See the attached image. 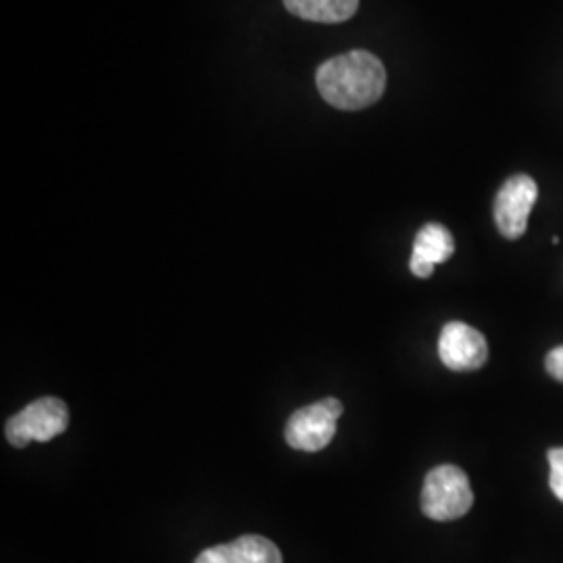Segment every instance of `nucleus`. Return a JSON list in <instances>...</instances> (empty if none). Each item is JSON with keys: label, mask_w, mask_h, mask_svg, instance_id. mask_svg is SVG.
<instances>
[{"label": "nucleus", "mask_w": 563, "mask_h": 563, "mask_svg": "<svg viewBox=\"0 0 563 563\" xmlns=\"http://www.w3.org/2000/svg\"><path fill=\"white\" fill-rule=\"evenodd\" d=\"M316 81L325 102L342 111H360L383 97L386 71L376 55L351 51L325 60L318 69Z\"/></svg>", "instance_id": "1"}, {"label": "nucleus", "mask_w": 563, "mask_h": 563, "mask_svg": "<svg viewBox=\"0 0 563 563\" xmlns=\"http://www.w3.org/2000/svg\"><path fill=\"white\" fill-rule=\"evenodd\" d=\"M474 505V493L467 474L455 465L434 467L422 488V511L434 522L460 520Z\"/></svg>", "instance_id": "2"}, {"label": "nucleus", "mask_w": 563, "mask_h": 563, "mask_svg": "<svg viewBox=\"0 0 563 563\" xmlns=\"http://www.w3.org/2000/svg\"><path fill=\"white\" fill-rule=\"evenodd\" d=\"M69 426V409L67 405L55 399L44 397L38 401L30 402L20 413H15L7 422V441L23 449L32 441L48 443L55 437L63 434Z\"/></svg>", "instance_id": "3"}, {"label": "nucleus", "mask_w": 563, "mask_h": 563, "mask_svg": "<svg viewBox=\"0 0 563 563\" xmlns=\"http://www.w3.org/2000/svg\"><path fill=\"white\" fill-rule=\"evenodd\" d=\"M342 411L344 407L339 399H323L302 407L286 423V443L305 453L322 451L332 443Z\"/></svg>", "instance_id": "4"}, {"label": "nucleus", "mask_w": 563, "mask_h": 563, "mask_svg": "<svg viewBox=\"0 0 563 563\" xmlns=\"http://www.w3.org/2000/svg\"><path fill=\"white\" fill-rule=\"evenodd\" d=\"M539 197V186L530 176H514L505 181L495 201V222L509 241H518L528 228L530 211Z\"/></svg>", "instance_id": "5"}, {"label": "nucleus", "mask_w": 563, "mask_h": 563, "mask_svg": "<svg viewBox=\"0 0 563 563\" xmlns=\"http://www.w3.org/2000/svg\"><path fill=\"white\" fill-rule=\"evenodd\" d=\"M439 357L453 372H474L488 360V344L476 328L449 322L439 339Z\"/></svg>", "instance_id": "6"}, {"label": "nucleus", "mask_w": 563, "mask_h": 563, "mask_svg": "<svg viewBox=\"0 0 563 563\" xmlns=\"http://www.w3.org/2000/svg\"><path fill=\"white\" fill-rule=\"evenodd\" d=\"M195 563H282L280 549L260 534L205 549Z\"/></svg>", "instance_id": "7"}, {"label": "nucleus", "mask_w": 563, "mask_h": 563, "mask_svg": "<svg viewBox=\"0 0 563 563\" xmlns=\"http://www.w3.org/2000/svg\"><path fill=\"white\" fill-rule=\"evenodd\" d=\"M284 4L301 20L341 23L355 15L360 0H284Z\"/></svg>", "instance_id": "8"}, {"label": "nucleus", "mask_w": 563, "mask_h": 563, "mask_svg": "<svg viewBox=\"0 0 563 563\" xmlns=\"http://www.w3.org/2000/svg\"><path fill=\"white\" fill-rule=\"evenodd\" d=\"M453 253H455V241L451 232L441 223H426L416 236L411 255L432 265H439L451 260Z\"/></svg>", "instance_id": "9"}, {"label": "nucleus", "mask_w": 563, "mask_h": 563, "mask_svg": "<svg viewBox=\"0 0 563 563\" xmlns=\"http://www.w3.org/2000/svg\"><path fill=\"white\" fill-rule=\"evenodd\" d=\"M549 467H551L549 486L553 495L563 504V446L549 451Z\"/></svg>", "instance_id": "10"}, {"label": "nucleus", "mask_w": 563, "mask_h": 563, "mask_svg": "<svg viewBox=\"0 0 563 563\" xmlns=\"http://www.w3.org/2000/svg\"><path fill=\"white\" fill-rule=\"evenodd\" d=\"M544 367H547V372H549L558 383H563V346L553 349V351L547 355Z\"/></svg>", "instance_id": "11"}, {"label": "nucleus", "mask_w": 563, "mask_h": 563, "mask_svg": "<svg viewBox=\"0 0 563 563\" xmlns=\"http://www.w3.org/2000/svg\"><path fill=\"white\" fill-rule=\"evenodd\" d=\"M409 269L413 276L418 278H430L434 274V265L432 263L423 262L420 257L411 255V262H409Z\"/></svg>", "instance_id": "12"}]
</instances>
